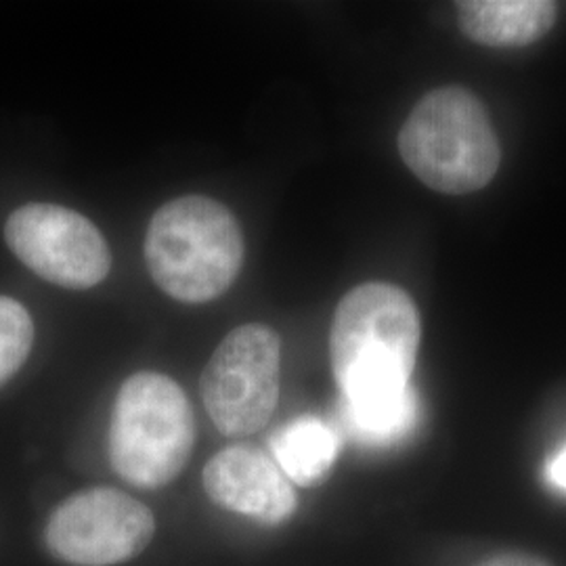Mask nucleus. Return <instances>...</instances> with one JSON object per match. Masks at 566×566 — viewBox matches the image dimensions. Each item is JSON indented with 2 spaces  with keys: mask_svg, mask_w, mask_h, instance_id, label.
I'll return each instance as SVG.
<instances>
[{
  "mask_svg": "<svg viewBox=\"0 0 566 566\" xmlns=\"http://www.w3.org/2000/svg\"><path fill=\"white\" fill-rule=\"evenodd\" d=\"M156 533L151 510L118 489H86L61 504L46 525V546L70 565L126 563Z\"/></svg>",
  "mask_w": 566,
  "mask_h": 566,
  "instance_id": "obj_7",
  "label": "nucleus"
},
{
  "mask_svg": "<svg viewBox=\"0 0 566 566\" xmlns=\"http://www.w3.org/2000/svg\"><path fill=\"white\" fill-rule=\"evenodd\" d=\"M458 7L462 30L486 46L539 41L556 21V4L547 0H468Z\"/></svg>",
  "mask_w": 566,
  "mask_h": 566,
  "instance_id": "obj_9",
  "label": "nucleus"
},
{
  "mask_svg": "<svg viewBox=\"0 0 566 566\" xmlns=\"http://www.w3.org/2000/svg\"><path fill=\"white\" fill-rule=\"evenodd\" d=\"M145 263L170 298L210 303L240 275L242 229L223 203L206 196H182L164 203L149 221Z\"/></svg>",
  "mask_w": 566,
  "mask_h": 566,
  "instance_id": "obj_2",
  "label": "nucleus"
},
{
  "mask_svg": "<svg viewBox=\"0 0 566 566\" xmlns=\"http://www.w3.org/2000/svg\"><path fill=\"white\" fill-rule=\"evenodd\" d=\"M34 344V322L23 304L0 296V386L25 364Z\"/></svg>",
  "mask_w": 566,
  "mask_h": 566,
  "instance_id": "obj_12",
  "label": "nucleus"
},
{
  "mask_svg": "<svg viewBox=\"0 0 566 566\" xmlns=\"http://www.w3.org/2000/svg\"><path fill=\"white\" fill-rule=\"evenodd\" d=\"M420 338V313L405 290L382 282L350 290L329 332L340 403H386L409 392Z\"/></svg>",
  "mask_w": 566,
  "mask_h": 566,
  "instance_id": "obj_1",
  "label": "nucleus"
},
{
  "mask_svg": "<svg viewBox=\"0 0 566 566\" xmlns=\"http://www.w3.org/2000/svg\"><path fill=\"white\" fill-rule=\"evenodd\" d=\"M280 336L263 324L224 336L202 374L208 416L227 437L254 434L269 424L280 399Z\"/></svg>",
  "mask_w": 566,
  "mask_h": 566,
  "instance_id": "obj_5",
  "label": "nucleus"
},
{
  "mask_svg": "<svg viewBox=\"0 0 566 566\" xmlns=\"http://www.w3.org/2000/svg\"><path fill=\"white\" fill-rule=\"evenodd\" d=\"M271 458L290 483L313 486L329 474L338 455V434L319 418L303 416L271 437Z\"/></svg>",
  "mask_w": 566,
  "mask_h": 566,
  "instance_id": "obj_10",
  "label": "nucleus"
},
{
  "mask_svg": "<svg viewBox=\"0 0 566 566\" xmlns=\"http://www.w3.org/2000/svg\"><path fill=\"white\" fill-rule=\"evenodd\" d=\"M547 476L552 485L560 486L566 491V447L547 465Z\"/></svg>",
  "mask_w": 566,
  "mask_h": 566,
  "instance_id": "obj_14",
  "label": "nucleus"
},
{
  "mask_svg": "<svg viewBox=\"0 0 566 566\" xmlns=\"http://www.w3.org/2000/svg\"><path fill=\"white\" fill-rule=\"evenodd\" d=\"M420 418V399L416 388L395 401L376 405L340 403L344 430L364 446H392L405 439Z\"/></svg>",
  "mask_w": 566,
  "mask_h": 566,
  "instance_id": "obj_11",
  "label": "nucleus"
},
{
  "mask_svg": "<svg viewBox=\"0 0 566 566\" xmlns=\"http://www.w3.org/2000/svg\"><path fill=\"white\" fill-rule=\"evenodd\" d=\"M208 497L264 525H280L296 510V491L277 462L259 447L233 446L203 468Z\"/></svg>",
  "mask_w": 566,
  "mask_h": 566,
  "instance_id": "obj_8",
  "label": "nucleus"
},
{
  "mask_svg": "<svg viewBox=\"0 0 566 566\" xmlns=\"http://www.w3.org/2000/svg\"><path fill=\"white\" fill-rule=\"evenodd\" d=\"M407 168L434 191L472 193L500 168L502 149L483 103L451 86L428 93L399 133Z\"/></svg>",
  "mask_w": 566,
  "mask_h": 566,
  "instance_id": "obj_3",
  "label": "nucleus"
},
{
  "mask_svg": "<svg viewBox=\"0 0 566 566\" xmlns=\"http://www.w3.org/2000/svg\"><path fill=\"white\" fill-rule=\"evenodd\" d=\"M11 252L39 277L65 290H91L107 277L112 252L84 214L55 203H25L4 224Z\"/></svg>",
  "mask_w": 566,
  "mask_h": 566,
  "instance_id": "obj_6",
  "label": "nucleus"
},
{
  "mask_svg": "<svg viewBox=\"0 0 566 566\" xmlns=\"http://www.w3.org/2000/svg\"><path fill=\"white\" fill-rule=\"evenodd\" d=\"M479 566H549L546 560L537 558V556H531V554H523V552H507V554H500V556H493L485 563H481Z\"/></svg>",
  "mask_w": 566,
  "mask_h": 566,
  "instance_id": "obj_13",
  "label": "nucleus"
},
{
  "mask_svg": "<svg viewBox=\"0 0 566 566\" xmlns=\"http://www.w3.org/2000/svg\"><path fill=\"white\" fill-rule=\"evenodd\" d=\"M109 460L124 481L158 489L175 481L196 446V418L181 386L139 371L118 390L109 422Z\"/></svg>",
  "mask_w": 566,
  "mask_h": 566,
  "instance_id": "obj_4",
  "label": "nucleus"
}]
</instances>
